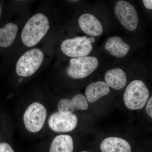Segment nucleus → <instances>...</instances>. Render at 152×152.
Masks as SVG:
<instances>
[{
	"label": "nucleus",
	"mask_w": 152,
	"mask_h": 152,
	"mask_svg": "<svg viewBox=\"0 0 152 152\" xmlns=\"http://www.w3.org/2000/svg\"><path fill=\"white\" fill-rule=\"evenodd\" d=\"M50 28L48 19L43 14L38 13L29 19L21 34L23 42L27 47L35 45L45 35Z\"/></svg>",
	"instance_id": "nucleus-1"
},
{
	"label": "nucleus",
	"mask_w": 152,
	"mask_h": 152,
	"mask_svg": "<svg viewBox=\"0 0 152 152\" xmlns=\"http://www.w3.org/2000/svg\"><path fill=\"white\" fill-rule=\"evenodd\" d=\"M149 91L144 82L134 80L130 83L124 96L125 105L131 110H140L148 99Z\"/></svg>",
	"instance_id": "nucleus-2"
},
{
	"label": "nucleus",
	"mask_w": 152,
	"mask_h": 152,
	"mask_svg": "<svg viewBox=\"0 0 152 152\" xmlns=\"http://www.w3.org/2000/svg\"><path fill=\"white\" fill-rule=\"evenodd\" d=\"M43 59V53L39 49H33L28 51L22 55L17 63V74L23 77L31 76L40 67Z\"/></svg>",
	"instance_id": "nucleus-3"
},
{
	"label": "nucleus",
	"mask_w": 152,
	"mask_h": 152,
	"mask_svg": "<svg viewBox=\"0 0 152 152\" xmlns=\"http://www.w3.org/2000/svg\"><path fill=\"white\" fill-rule=\"evenodd\" d=\"M99 65L97 58L85 56L73 58L66 69L68 75L73 79H80L88 77L96 69Z\"/></svg>",
	"instance_id": "nucleus-4"
},
{
	"label": "nucleus",
	"mask_w": 152,
	"mask_h": 152,
	"mask_svg": "<svg viewBox=\"0 0 152 152\" xmlns=\"http://www.w3.org/2000/svg\"><path fill=\"white\" fill-rule=\"evenodd\" d=\"M45 108L40 103H33L26 110L23 116L25 127L28 131L37 133L43 127L47 118Z\"/></svg>",
	"instance_id": "nucleus-5"
},
{
	"label": "nucleus",
	"mask_w": 152,
	"mask_h": 152,
	"mask_svg": "<svg viewBox=\"0 0 152 152\" xmlns=\"http://www.w3.org/2000/svg\"><path fill=\"white\" fill-rule=\"evenodd\" d=\"M92 49L91 43L86 36L67 39L61 45L63 53L74 58L86 56L89 54Z\"/></svg>",
	"instance_id": "nucleus-6"
},
{
	"label": "nucleus",
	"mask_w": 152,
	"mask_h": 152,
	"mask_svg": "<svg viewBox=\"0 0 152 152\" xmlns=\"http://www.w3.org/2000/svg\"><path fill=\"white\" fill-rule=\"evenodd\" d=\"M115 12L117 18L125 28L130 31L137 28L138 16L132 5L126 1H118L115 5Z\"/></svg>",
	"instance_id": "nucleus-7"
},
{
	"label": "nucleus",
	"mask_w": 152,
	"mask_h": 152,
	"mask_svg": "<svg viewBox=\"0 0 152 152\" xmlns=\"http://www.w3.org/2000/svg\"><path fill=\"white\" fill-rule=\"evenodd\" d=\"M77 123V117L75 114L59 112L52 114L48 120L49 127L56 132H71L76 128Z\"/></svg>",
	"instance_id": "nucleus-8"
},
{
	"label": "nucleus",
	"mask_w": 152,
	"mask_h": 152,
	"mask_svg": "<svg viewBox=\"0 0 152 152\" xmlns=\"http://www.w3.org/2000/svg\"><path fill=\"white\" fill-rule=\"evenodd\" d=\"M88 107V104L86 98L81 94L75 95L71 99H61L58 105V112L70 113H73L77 110H86Z\"/></svg>",
	"instance_id": "nucleus-9"
},
{
	"label": "nucleus",
	"mask_w": 152,
	"mask_h": 152,
	"mask_svg": "<svg viewBox=\"0 0 152 152\" xmlns=\"http://www.w3.org/2000/svg\"><path fill=\"white\" fill-rule=\"evenodd\" d=\"M78 23L82 31L87 34L97 37L102 33L103 28L101 22L91 14H83L79 18Z\"/></svg>",
	"instance_id": "nucleus-10"
},
{
	"label": "nucleus",
	"mask_w": 152,
	"mask_h": 152,
	"mask_svg": "<svg viewBox=\"0 0 152 152\" xmlns=\"http://www.w3.org/2000/svg\"><path fill=\"white\" fill-rule=\"evenodd\" d=\"M102 152H132L130 144L126 140L117 137H109L100 145Z\"/></svg>",
	"instance_id": "nucleus-11"
},
{
	"label": "nucleus",
	"mask_w": 152,
	"mask_h": 152,
	"mask_svg": "<svg viewBox=\"0 0 152 152\" xmlns=\"http://www.w3.org/2000/svg\"><path fill=\"white\" fill-rule=\"evenodd\" d=\"M104 79L109 86L115 90L121 89L126 84V75L119 68L108 71L105 75Z\"/></svg>",
	"instance_id": "nucleus-12"
},
{
	"label": "nucleus",
	"mask_w": 152,
	"mask_h": 152,
	"mask_svg": "<svg viewBox=\"0 0 152 152\" xmlns=\"http://www.w3.org/2000/svg\"><path fill=\"white\" fill-rule=\"evenodd\" d=\"M105 48L112 56L121 58L125 56L129 51L130 47L121 38L113 37L109 39L105 45Z\"/></svg>",
	"instance_id": "nucleus-13"
},
{
	"label": "nucleus",
	"mask_w": 152,
	"mask_h": 152,
	"mask_svg": "<svg viewBox=\"0 0 152 152\" xmlns=\"http://www.w3.org/2000/svg\"><path fill=\"white\" fill-rule=\"evenodd\" d=\"M110 91L109 86L106 83L99 81L89 85L86 88L85 94L87 101L90 103H93L107 95Z\"/></svg>",
	"instance_id": "nucleus-14"
},
{
	"label": "nucleus",
	"mask_w": 152,
	"mask_h": 152,
	"mask_svg": "<svg viewBox=\"0 0 152 152\" xmlns=\"http://www.w3.org/2000/svg\"><path fill=\"white\" fill-rule=\"evenodd\" d=\"M74 143L71 136L66 134L57 136L53 140L50 152H73Z\"/></svg>",
	"instance_id": "nucleus-15"
},
{
	"label": "nucleus",
	"mask_w": 152,
	"mask_h": 152,
	"mask_svg": "<svg viewBox=\"0 0 152 152\" xmlns=\"http://www.w3.org/2000/svg\"><path fill=\"white\" fill-rule=\"evenodd\" d=\"M18 28L13 23L7 24L0 28V47L7 48L14 42L16 37Z\"/></svg>",
	"instance_id": "nucleus-16"
},
{
	"label": "nucleus",
	"mask_w": 152,
	"mask_h": 152,
	"mask_svg": "<svg viewBox=\"0 0 152 152\" xmlns=\"http://www.w3.org/2000/svg\"><path fill=\"white\" fill-rule=\"evenodd\" d=\"M0 152H14L10 144L4 142L0 144Z\"/></svg>",
	"instance_id": "nucleus-17"
},
{
	"label": "nucleus",
	"mask_w": 152,
	"mask_h": 152,
	"mask_svg": "<svg viewBox=\"0 0 152 152\" xmlns=\"http://www.w3.org/2000/svg\"><path fill=\"white\" fill-rule=\"evenodd\" d=\"M146 111L148 115L152 118V96L150 98L147 103Z\"/></svg>",
	"instance_id": "nucleus-18"
},
{
	"label": "nucleus",
	"mask_w": 152,
	"mask_h": 152,
	"mask_svg": "<svg viewBox=\"0 0 152 152\" xmlns=\"http://www.w3.org/2000/svg\"><path fill=\"white\" fill-rule=\"evenodd\" d=\"M142 2L146 8L152 10V0H143Z\"/></svg>",
	"instance_id": "nucleus-19"
},
{
	"label": "nucleus",
	"mask_w": 152,
	"mask_h": 152,
	"mask_svg": "<svg viewBox=\"0 0 152 152\" xmlns=\"http://www.w3.org/2000/svg\"><path fill=\"white\" fill-rule=\"evenodd\" d=\"M89 40L90 42H91V43H94V42L95 41V39L94 38V37H89Z\"/></svg>",
	"instance_id": "nucleus-20"
},
{
	"label": "nucleus",
	"mask_w": 152,
	"mask_h": 152,
	"mask_svg": "<svg viewBox=\"0 0 152 152\" xmlns=\"http://www.w3.org/2000/svg\"><path fill=\"white\" fill-rule=\"evenodd\" d=\"M1 5H0V16H1Z\"/></svg>",
	"instance_id": "nucleus-21"
},
{
	"label": "nucleus",
	"mask_w": 152,
	"mask_h": 152,
	"mask_svg": "<svg viewBox=\"0 0 152 152\" xmlns=\"http://www.w3.org/2000/svg\"><path fill=\"white\" fill-rule=\"evenodd\" d=\"M88 152V151H82V152Z\"/></svg>",
	"instance_id": "nucleus-22"
}]
</instances>
